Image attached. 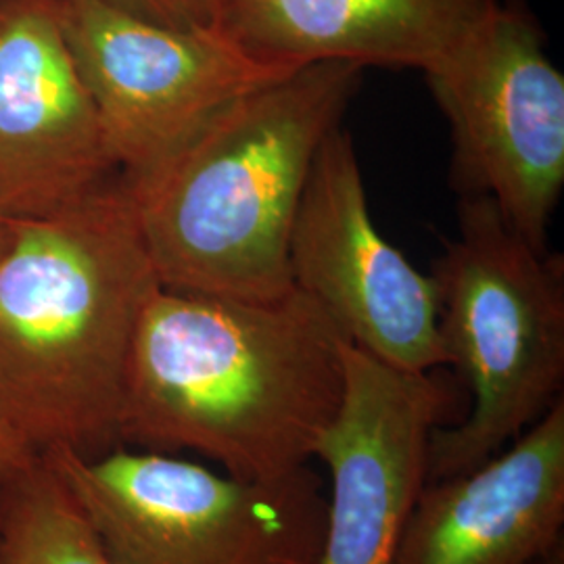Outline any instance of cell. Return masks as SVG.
I'll return each instance as SVG.
<instances>
[{
	"instance_id": "6da1fadb",
	"label": "cell",
	"mask_w": 564,
	"mask_h": 564,
	"mask_svg": "<svg viewBox=\"0 0 564 564\" xmlns=\"http://www.w3.org/2000/svg\"><path fill=\"white\" fill-rule=\"evenodd\" d=\"M345 343L295 286L265 302L160 286L128 360L121 445L195 452L247 481L289 477L341 408Z\"/></svg>"
},
{
	"instance_id": "7a4b0ae2",
	"label": "cell",
	"mask_w": 564,
	"mask_h": 564,
	"mask_svg": "<svg viewBox=\"0 0 564 564\" xmlns=\"http://www.w3.org/2000/svg\"><path fill=\"white\" fill-rule=\"evenodd\" d=\"M160 279L126 184L0 232V421L36 454L120 447L126 372Z\"/></svg>"
},
{
	"instance_id": "3957f363",
	"label": "cell",
	"mask_w": 564,
	"mask_h": 564,
	"mask_svg": "<svg viewBox=\"0 0 564 564\" xmlns=\"http://www.w3.org/2000/svg\"><path fill=\"white\" fill-rule=\"evenodd\" d=\"M362 72L347 61L284 72L121 178L163 289L251 302L293 289L289 245L310 172Z\"/></svg>"
},
{
	"instance_id": "277c9868",
	"label": "cell",
	"mask_w": 564,
	"mask_h": 564,
	"mask_svg": "<svg viewBox=\"0 0 564 564\" xmlns=\"http://www.w3.org/2000/svg\"><path fill=\"white\" fill-rule=\"evenodd\" d=\"M433 279L449 366L470 391V412L440 424L426 481L487 463L561 400L564 381L563 260L538 249L487 197H460L458 237Z\"/></svg>"
},
{
	"instance_id": "5b68a950",
	"label": "cell",
	"mask_w": 564,
	"mask_h": 564,
	"mask_svg": "<svg viewBox=\"0 0 564 564\" xmlns=\"http://www.w3.org/2000/svg\"><path fill=\"white\" fill-rule=\"evenodd\" d=\"M116 564H316L326 524L321 477L305 466L247 481L165 452L41 454Z\"/></svg>"
},
{
	"instance_id": "8992f818",
	"label": "cell",
	"mask_w": 564,
	"mask_h": 564,
	"mask_svg": "<svg viewBox=\"0 0 564 564\" xmlns=\"http://www.w3.org/2000/svg\"><path fill=\"white\" fill-rule=\"evenodd\" d=\"M423 74L449 121L454 188L491 199L545 249L564 186V76L540 21L521 0H498Z\"/></svg>"
},
{
	"instance_id": "52a82bcc",
	"label": "cell",
	"mask_w": 564,
	"mask_h": 564,
	"mask_svg": "<svg viewBox=\"0 0 564 564\" xmlns=\"http://www.w3.org/2000/svg\"><path fill=\"white\" fill-rule=\"evenodd\" d=\"M59 15L121 178L149 172L228 102L291 72L247 59L216 32L113 0H59Z\"/></svg>"
},
{
	"instance_id": "ba28073f",
	"label": "cell",
	"mask_w": 564,
	"mask_h": 564,
	"mask_svg": "<svg viewBox=\"0 0 564 564\" xmlns=\"http://www.w3.org/2000/svg\"><path fill=\"white\" fill-rule=\"evenodd\" d=\"M289 263L293 286L372 358L403 372L449 366L435 279L408 262L372 223L356 147L341 126L312 165Z\"/></svg>"
},
{
	"instance_id": "9c48e42d",
	"label": "cell",
	"mask_w": 564,
	"mask_h": 564,
	"mask_svg": "<svg viewBox=\"0 0 564 564\" xmlns=\"http://www.w3.org/2000/svg\"><path fill=\"white\" fill-rule=\"evenodd\" d=\"M345 391L316 460L328 470L316 564H395L403 524L426 484L433 431L449 391L431 372H403L345 343Z\"/></svg>"
},
{
	"instance_id": "30bf717a",
	"label": "cell",
	"mask_w": 564,
	"mask_h": 564,
	"mask_svg": "<svg viewBox=\"0 0 564 564\" xmlns=\"http://www.w3.org/2000/svg\"><path fill=\"white\" fill-rule=\"evenodd\" d=\"M120 176L59 0H0V218L57 216Z\"/></svg>"
},
{
	"instance_id": "8fae6325",
	"label": "cell",
	"mask_w": 564,
	"mask_h": 564,
	"mask_svg": "<svg viewBox=\"0 0 564 564\" xmlns=\"http://www.w3.org/2000/svg\"><path fill=\"white\" fill-rule=\"evenodd\" d=\"M564 400L477 468L426 481L395 564H533L563 542Z\"/></svg>"
},
{
	"instance_id": "7c38bea8",
	"label": "cell",
	"mask_w": 564,
	"mask_h": 564,
	"mask_svg": "<svg viewBox=\"0 0 564 564\" xmlns=\"http://www.w3.org/2000/svg\"><path fill=\"white\" fill-rule=\"evenodd\" d=\"M498 0H214V32L270 69L318 61L423 72Z\"/></svg>"
},
{
	"instance_id": "4fadbf2b",
	"label": "cell",
	"mask_w": 564,
	"mask_h": 564,
	"mask_svg": "<svg viewBox=\"0 0 564 564\" xmlns=\"http://www.w3.org/2000/svg\"><path fill=\"white\" fill-rule=\"evenodd\" d=\"M0 564H116L42 456L0 485Z\"/></svg>"
},
{
	"instance_id": "5bb4252c",
	"label": "cell",
	"mask_w": 564,
	"mask_h": 564,
	"mask_svg": "<svg viewBox=\"0 0 564 564\" xmlns=\"http://www.w3.org/2000/svg\"><path fill=\"white\" fill-rule=\"evenodd\" d=\"M113 2L167 25L214 32V0H113Z\"/></svg>"
},
{
	"instance_id": "9a60e30c",
	"label": "cell",
	"mask_w": 564,
	"mask_h": 564,
	"mask_svg": "<svg viewBox=\"0 0 564 564\" xmlns=\"http://www.w3.org/2000/svg\"><path fill=\"white\" fill-rule=\"evenodd\" d=\"M39 456L41 454L25 444L9 424L0 421V485L28 468Z\"/></svg>"
},
{
	"instance_id": "2e32d148",
	"label": "cell",
	"mask_w": 564,
	"mask_h": 564,
	"mask_svg": "<svg viewBox=\"0 0 564 564\" xmlns=\"http://www.w3.org/2000/svg\"><path fill=\"white\" fill-rule=\"evenodd\" d=\"M533 564H564V544L554 545L547 554H544L540 561H535Z\"/></svg>"
},
{
	"instance_id": "e0dca14e",
	"label": "cell",
	"mask_w": 564,
	"mask_h": 564,
	"mask_svg": "<svg viewBox=\"0 0 564 564\" xmlns=\"http://www.w3.org/2000/svg\"><path fill=\"white\" fill-rule=\"evenodd\" d=\"M2 224H4V220H2V218H0V232H2Z\"/></svg>"
}]
</instances>
